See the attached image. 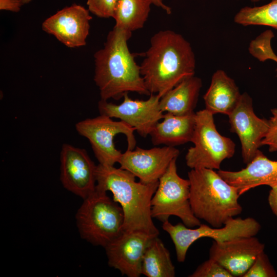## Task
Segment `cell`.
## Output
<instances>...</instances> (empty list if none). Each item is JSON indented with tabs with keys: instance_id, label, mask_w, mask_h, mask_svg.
Segmentation results:
<instances>
[{
	"instance_id": "cell-1",
	"label": "cell",
	"mask_w": 277,
	"mask_h": 277,
	"mask_svg": "<svg viewBox=\"0 0 277 277\" xmlns=\"http://www.w3.org/2000/svg\"><path fill=\"white\" fill-rule=\"evenodd\" d=\"M150 46L140 65L145 86L161 98L185 78L194 75L195 55L181 34L161 30L150 39Z\"/></svg>"
},
{
	"instance_id": "cell-2",
	"label": "cell",
	"mask_w": 277,
	"mask_h": 277,
	"mask_svg": "<svg viewBox=\"0 0 277 277\" xmlns=\"http://www.w3.org/2000/svg\"><path fill=\"white\" fill-rule=\"evenodd\" d=\"M132 33L114 26L104 47L94 54V81L101 100H118L126 93L150 96L141 74L140 66L128 46Z\"/></svg>"
},
{
	"instance_id": "cell-3",
	"label": "cell",
	"mask_w": 277,
	"mask_h": 277,
	"mask_svg": "<svg viewBox=\"0 0 277 277\" xmlns=\"http://www.w3.org/2000/svg\"><path fill=\"white\" fill-rule=\"evenodd\" d=\"M130 172L113 166L98 164L96 189L110 191L113 199L122 207L124 215V231H141L159 235L151 215V200L159 181L151 184L137 182Z\"/></svg>"
},
{
	"instance_id": "cell-4",
	"label": "cell",
	"mask_w": 277,
	"mask_h": 277,
	"mask_svg": "<svg viewBox=\"0 0 277 277\" xmlns=\"http://www.w3.org/2000/svg\"><path fill=\"white\" fill-rule=\"evenodd\" d=\"M188 177L191 207L199 220L219 228L242 212L238 190L217 172L205 168L191 169Z\"/></svg>"
},
{
	"instance_id": "cell-5",
	"label": "cell",
	"mask_w": 277,
	"mask_h": 277,
	"mask_svg": "<svg viewBox=\"0 0 277 277\" xmlns=\"http://www.w3.org/2000/svg\"><path fill=\"white\" fill-rule=\"evenodd\" d=\"M106 193L95 188L84 199L76 214L81 237L94 245L104 248L124 232L123 209Z\"/></svg>"
},
{
	"instance_id": "cell-6",
	"label": "cell",
	"mask_w": 277,
	"mask_h": 277,
	"mask_svg": "<svg viewBox=\"0 0 277 277\" xmlns=\"http://www.w3.org/2000/svg\"><path fill=\"white\" fill-rule=\"evenodd\" d=\"M213 114L205 109L195 113V124L186 163L191 169H220L222 162L234 155L235 145L216 129Z\"/></svg>"
},
{
	"instance_id": "cell-7",
	"label": "cell",
	"mask_w": 277,
	"mask_h": 277,
	"mask_svg": "<svg viewBox=\"0 0 277 277\" xmlns=\"http://www.w3.org/2000/svg\"><path fill=\"white\" fill-rule=\"evenodd\" d=\"M176 159L171 162L159 180L151 200V215L162 222L174 215L188 227L198 226L200 220L194 215L190 203V182L177 174Z\"/></svg>"
},
{
	"instance_id": "cell-8",
	"label": "cell",
	"mask_w": 277,
	"mask_h": 277,
	"mask_svg": "<svg viewBox=\"0 0 277 277\" xmlns=\"http://www.w3.org/2000/svg\"><path fill=\"white\" fill-rule=\"evenodd\" d=\"M162 228L170 235L175 249L177 260L183 263L190 246L196 240L209 238L216 242H223L232 239L255 236L261 226L254 219L232 217L221 227H211L201 224L196 228L188 227L184 224L173 225L168 220L163 222Z\"/></svg>"
},
{
	"instance_id": "cell-9",
	"label": "cell",
	"mask_w": 277,
	"mask_h": 277,
	"mask_svg": "<svg viewBox=\"0 0 277 277\" xmlns=\"http://www.w3.org/2000/svg\"><path fill=\"white\" fill-rule=\"evenodd\" d=\"M75 129L89 141L99 164L104 166H113L121 157L122 153L114 145L116 135L121 133L126 136L127 150H133L136 145L134 128L122 121H114L105 115L80 121L76 124Z\"/></svg>"
},
{
	"instance_id": "cell-10",
	"label": "cell",
	"mask_w": 277,
	"mask_h": 277,
	"mask_svg": "<svg viewBox=\"0 0 277 277\" xmlns=\"http://www.w3.org/2000/svg\"><path fill=\"white\" fill-rule=\"evenodd\" d=\"M123 98L118 105L101 100L98 103L100 114L117 118L134 128L140 136L146 137L164 117L159 106L161 97L151 94L146 100H132L126 93Z\"/></svg>"
},
{
	"instance_id": "cell-11",
	"label": "cell",
	"mask_w": 277,
	"mask_h": 277,
	"mask_svg": "<svg viewBox=\"0 0 277 277\" xmlns=\"http://www.w3.org/2000/svg\"><path fill=\"white\" fill-rule=\"evenodd\" d=\"M60 162V180L65 189L83 199L95 191L97 165L86 150L64 144Z\"/></svg>"
},
{
	"instance_id": "cell-12",
	"label": "cell",
	"mask_w": 277,
	"mask_h": 277,
	"mask_svg": "<svg viewBox=\"0 0 277 277\" xmlns=\"http://www.w3.org/2000/svg\"><path fill=\"white\" fill-rule=\"evenodd\" d=\"M228 116L230 131L238 135L243 160L247 164L259 151L261 141L269 128L268 120L255 115L252 98L246 92L241 94L236 107Z\"/></svg>"
},
{
	"instance_id": "cell-13",
	"label": "cell",
	"mask_w": 277,
	"mask_h": 277,
	"mask_svg": "<svg viewBox=\"0 0 277 277\" xmlns=\"http://www.w3.org/2000/svg\"><path fill=\"white\" fill-rule=\"evenodd\" d=\"M91 19L88 9L73 4L47 18L43 22L42 28L65 46L78 48L86 44Z\"/></svg>"
},
{
	"instance_id": "cell-14",
	"label": "cell",
	"mask_w": 277,
	"mask_h": 277,
	"mask_svg": "<svg viewBox=\"0 0 277 277\" xmlns=\"http://www.w3.org/2000/svg\"><path fill=\"white\" fill-rule=\"evenodd\" d=\"M179 149L165 146L144 149L137 147L122 153L118 161L120 168L132 173L144 184L159 181L171 162L177 158Z\"/></svg>"
},
{
	"instance_id": "cell-15",
	"label": "cell",
	"mask_w": 277,
	"mask_h": 277,
	"mask_svg": "<svg viewBox=\"0 0 277 277\" xmlns=\"http://www.w3.org/2000/svg\"><path fill=\"white\" fill-rule=\"evenodd\" d=\"M159 235L141 231L124 232L105 247L109 266L128 277H139L142 260L150 241Z\"/></svg>"
},
{
	"instance_id": "cell-16",
	"label": "cell",
	"mask_w": 277,
	"mask_h": 277,
	"mask_svg": "<svg viewBox=\"0 0 277 277\" xmlns=\"http://www.w3.org/2000/svg\"><path fill=\"white\" fill-rule=\"evenodd\" d=\"M265 245L255 236H244L223 242L213 241L209 258L227 270L233 276L243 277Z\"/></svg>"
},
{
	"instance_id": "cell-17",
	"label": "cell",
	"mask_w": 277,
	"mask_h": 277,
	"mask_svg": "<svg viewBox=\"0 0 277 277\" xmlns=\"http://www.w3.org/2000/svg\"><path fill=\"white\" fill-rule=\"evenodd\" d=\"M241 170H219L217 173L235 187L240 195L262 185H277V161H272L259 151L253 159Z\"/></svg>"
},
{
	"instance_id": "cell-18",
	"label": "cell",
	"mask_w": 277,
	"mask_h": 277,
	"mask_svg": "<svg viewBox=\"0 0 277 277\" xmlns=\"http://www.w3.org/2000/svg\"><path fill=\"white\" fill-rule=\"evenodd\" d=\"M163 119L149 135L154 145L174 147L191 142L195 124V113L185 115L166 113Z\"/></svg>"
},
{
	"instance_id": "cell-19",
	"label": "cell",
	"mask_w": 277,
	"mask_h": 277,
	"mask_svg": "<svg viewBox=\"0 0 277 277\" xmlns=\"http://www.w3.org/2000/svg\"><path fill=\"white\" fill-rule=\"evenodd\" d=\"M241 94L234 81L222 70L212 75L211 83L203 96L206 108L213 114L228 115L238 104Z\"/></svg>"
},
{
	"instance_id": "cell-20",
	"label": "cell",
	"mask_w": 277,
	"mask_h": 277,
	"mask_svg": "<svg viewBox=\"0 0 277 277\" xmlns=\"http://www.w3.org/2000/svg\"><path fill=\"white\" fill-rule=\"evenodd\" d=\"M202 86L199 77L193 75L185 78L160 98L161 111L177 115L194 113Z\"/></svg>"
},
{
	"instance_id": "cell-21",
	"label": "cell",
	"mask_w": 277,
	"mask_h": 277,
	"mask_svg": "<svg viewBox=\"0 0 277 277\" xmlns=\"http://www.w3.org/2000/svg\"><path fill=\"white\" fill-rule=\"evenodd\" d=\"M142 274L147 277H174L175 269L169 250L163 242L154 237L144 252L141 269Z\"/></svg>"
},
{
	"instance_id": "cell-22",
	"label": "cell",
	"mask_w": 277,
	"mask_h": 277,
	"mask_svg": "<svg viewBox=\"0 0 277 277\" xmlns=\"http://www.w3.org/2000/svg\"><path fill=\"white\" fill-rule=\"evenodd\" d=\"M151 5L150 0H118L112 17L115 21L114 26L131 33L142 28Z\"/></svg>"
},
{
	"instance_id": "cell-23",
	"label": "cell",
	"mask_w": 277,
	"mask_h": 277,
	"mask_svg": "<svg viewBox=\"0 0 277 277\" xmlns=\"http://www.w3.org/2000/svg\"><path fill=\"white\" fill-rule=\"evenodd\" d=\"M234 22L243 26L262 25L277 30V0L260 6H245L235 15Z\"/></svg>"
},
{
	"instance_id": "cell-24",
	"label": "cell",
	"mask_w": 277,
	"mask_h": 277,
	"mask_svg": "<svg viewBox=\"0 0 277 277\" xmlns=\"http://www.w3.org/2000/svg\"><path fill=\"white\" fill-rule=\"evenodd\" d=\"M277 273L267 254L262 251L243 277H276Z\"/></svg>"
},
{
	"instance_id": "cell-25",
	"label": "cell",
	"mask_w": 277,
	"mask_h": 277,
	"mask_svg": "<svg viewBox=\"0 0 277 277\" xmlns=\"http://www.w3.org/2000/svg\"><path fill=\"white\" fill-rule=\"evenodd\" d=\"M190 277H233V275L219 263L209 258L201 264Z\"/></svg>"
},
{
	"instance_id": "cell-26",
	"label": "cell",
	"mask_w": 277,
	"mask_h": 277,
	"mask_svg": "<svg viewBox=\"0 0 277 277\" xmlns=\"http://www.w3.org/2000/svg\"><path fill=\"white\" fill-rule=\"evenodd\" d=\"M118 0H87V5L90 13L100 18L113 17Z\"/></svg>"
},
{
	"instance_id": "cell-27",
	"label": "cell",
	"mask_w": 277,
	"mask_h": 277,
	"mask_svg": "<svg viewBox=\"0 0 277 277\" xmlns=\"http://www.w3.org/2000/svg\"><path fill=\"white\" fill-rule=\"evenodd\" d=\"M272 116L268 120L269 128L261 141V146H268L270 152H277V108L271 109Z\"/></svg>"
},
{
	"instance_id": "cell-28",
	"label": "cell",
	"mask_w": 277,
	"mask_h": 277,
	"mask_svg": "<svg viewBox=\"0 0 277 277\" xmlns=\"http://www.w3.org/2000/svg\"><path fill=\"white\" fill-rule=\"evenodd\" d=\"M23 6L18 0H0V10L18 12Z\"/></svg>"
},
{
	"instance_id": "cell-29",
	"label": "cell",
	"mask_w": 277,
	"mask_h": 277,
	"mask_svg": "<svg viewBox=\"0 0 277 277\" xmlns=\"http://www.w3.org/2000/svg\"><path fill=\"white\" fill-rule=\"evenodd\" d=\"M268 201L271 210L277 216V185L271 187Z\"/></svg>"
},
{
	"instance_id": "cell-30",
	"label": "cell",
	"mask_w": 277,
	"mask_h": 277,
	"mask_svg": "<svg viewBox=\"0 0 277 277\" xmlns=\"http://www.w3.org/2000/svg\"><path fill=\"white\" fill-rule=\"evenodd\" d=\"M153 5L157 7L161 8L164 10L167 14H170L171 13V9L166 5L163 2V0H150Z\"/></svg>"
},
{
	"instance_id": "cell-31",
	"label": "cell",
	"mask_w": 277,
	"mask_h": 277,
	"mask_svg": "<svg viewBox=\"0 0 277 277\" xmlns=\"http://www.w3.org/2000/svg\"><path fill=\"white\" fill-rule=\"evenodd\" d=\"M274 61L277 63V55L275 54L274 52H272L268 57V60ZM276 76L277 77V68L276 69Z\"/></svg>"
},
{
	"instance_id": "cell-32",
	"label": "cell",
	"mask_w": 277,
	"mask_h": 277,
	"mask_svg": "<svg viewBox=\"0 0 277 277\" xmlns=\"http://www.w3.org/2000/svg\"><path fill=\"white\" fill-rule=\"evenodd\" d=\"M23 5L27 4L31 2L32 0H18Z\"/></svg>"
},
{
	"instance_id": "cell-33",
	"label": "cell",
	"mask_w": 277,
	"mask_h": 277,
	"mask_svg": "<svg viewBox=\"0 0 277 277\" xmlns=\"http://www.w3.org/2000/svg\"><path fill=\"white\" fill-rule=\"evenodd\" d=\"M237 1H239V0H237ZM251 2H253V3H256V2H260L261 1H263V0H250Z\"/></svg>"
}]
</instances>
